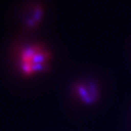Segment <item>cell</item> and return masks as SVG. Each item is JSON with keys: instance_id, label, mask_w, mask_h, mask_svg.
<instances>
[{"instance_id": "cell-1", "label": "cell", "mask_w": 131, "mask_h": 131, "mask_svg": "<svg viewBox=\"0 0 131 131\" xmlns=\"http://www.w3.org/2000/svg\"><path fill=\"white\" fill-rule=\"evenodd\" d=\"M50 59V53L42 46L30 45L21 50L18 58L19 68L23 75L30 77L45 71Z\"/></svg>"}]
</instances>
